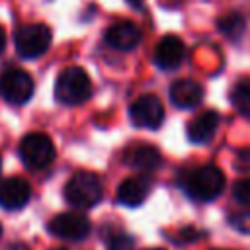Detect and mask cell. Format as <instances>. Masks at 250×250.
Masks as SVG:
<instances>
[{
    "label": "cell",
    "mask_w": 250,
    "mask_h": 250,
    "mask_svg": "<svg viewBox=\"0 0 250 250\" xmlns=\"http://www.w3.org/2000/svg\"><path fill=\"white\" fill-rule=\"evenodd\" d=\"M225 188V174L221 168L213 164L199 166L186 174L184 178V189L189 197L197 201H211L217 195H221Z\"/></svg>",
    "instance_id": "cell-1"
},
{
    "label": "cell",
    "mask_w": 250,
    "mask_h": 250,
    "mask_svg": "<svg viewBox=\"0 0 250 250\" xmlns=\"http://www.w3.org/2000/svg\"><path fill=\"white\" fill-rule=\"evenodd\" d=\"M92 96V80L80 66L64 68L55 82V98L64 105L84 104Z\"/></svg>",
    "instance_id": "cell-2"
},
{
    "label": "cell",
    "mask_w": 250,
    "mask_h": 250,
    "mask_svg": "<svg viewBox=\"0 0 250 250\" xmlns=\"http://www.w3.org/2000/svg\"><path fill=\"white\" fill-rule=\"evenodd\" d=\"M102 182L92 172H76L64 186V199L76 209L94 207L102 199Z\"/></svg>",
    "instance_id": "cell-3"
},
{
    "label": "cell",
    "mask_w": 250,
    "mask_h": 250,
    "mask_svg": "<svg viewBox=\"0 0 250 250\" xmlns=\"http://www.w3.org/2000/svg\"><path fill=\"white\" fill-rule=\"evenodd\" d=\"M20 158L31 170H43L55 160V145L45 133H29L20 143Z\"/></svg>",
    "instance_id": "cell-4"
},
{
    "label": "cell",
    "mask_w": 250,
    "mask_h": 250,
    "mask_svg": "<svg viewBox=\"0 0 250 250\" xmlns=\"http://www.w3.org/2000/svg\"><path fill=\"white\" fill-rule=\"evenodd\" d=\"M14 43L20 57L37 59L51 45V29L45 23H27L16 31Z\"/></svg>",
    "instance_id": "cell-5"
},
{
    "label": "cell",
    "mask_w": 250,
    "mask_h": 250,
    "mask_svg": "<svg viewBox=\"0 0 250 250\" xmlns=\"http://www.w3.org/2000/svg\"><path fill=\"white\" fill-rule=\"evenodd\" d=\"M0 94L12 105H21L33 96V80L21 68H8L0 76Z\"/></svg>",
    "instance_id": "cell-6"
},
{
    "label": "cell",
    "mask_w": 250,
    "mask_h": 250,
    "mask_svg": "<svg viewBox=\"0 0 250 250\" xmlns=\"http://www.w3.org/2000/svg\"><path fill=\"white\" fill-rule=\"evenodd\" d=\"M129 117L135 127L143 129H158L164 121L162 102L154 94H145L137 98L129 107Z\"/></svg>",
    "instance_id": "cell-7"
},
{
    "label": "cell",
    "mask_w": 250,
    "mask_h": 250,
    "mask_svg": "<svg viewBox=\"0 0 250 250\" xmlns=\"http://www.w3.org/2000/svg\"><path fill=\"white\" fill-rule=\"evenodd\" d=\"M49 232L62 240H82L90 232V221L82 213H61L51 219Z\"/></svg>",
    "instance_id": "cell-8"
},
{
    "label": "cell",
    "mask_w": 250,
    "mask_h": 250,
    "mask_svg": "<svg viewBox=\"0 0 250 250\" xmlns=\"http://www.w3.org/2000/svg\"><path fill=\"white\" fill-rule=\"evenodd\" d=\"M31 197V188L23 178H6L0 182V207L8 211H18L27 205Z\"/></svg>",
    "instance_id": "cell-9"
},
{
    "label": "cell",
    "mask_w": 250,
    "mask_h": 250,
    "mask_svg": "<svg viewBox=\"0 0 250 250\" xmlns=\"http://www.w3.org/2000/svg\"><path fill=\"white\" fill-rule=\"evenodd\" d=\"M186 57L184 41L176 35H164L154 47V62L162 70H172L182 64Z\"/></svg>",
    "instance_id": "cell-10"
},
{
    "label": "cell",
    "mask_w": 250,
    "mask_h": 250,
    "mask_svg": "<svg viewBox=\"0 0 250 250\" xmlns=\"http://www.w3.org/2000/svg\"><path fill=\"white\" fill-rule=\"evenodd\" d=\"M105 41L109 43V47L117 51H131L141 41V29L133 21L121 20V21L111 23L105 29Z\"/></svg>",
    "instance_id": "cell-11"
},
{
    "label": "cell",
    "mask_w": 250,
    "mask_h": 250,
    "mask_svg": "<svg viewBox=\"0 0 250 250\" xmlns=\"http://www.w3.org/2000/svg\"><path fill=\"white\" fill-rule=\"evenodd\" d=\"M170 102L180 109H191L201 104L203 100V88L199 82L191 78H180L170 84Z\"/></svg>",
    "instance_id": "cell-12"
},
{
    "label": "cell",
    "mask_w": 250,
    "mask_h": 250,
    "mask_svg": "<svg viewBox=\"0 0 250 250\" xmlns=\"http://www.w3.org/2000/svg\"><path fill=\"white\" fill-rule=\"evenodd\" d=\"M150 186H152L150 178H146V176L127 178L117 188V201L127 207H139L150 193Z\"/></svg>",
    "instance_id": "cell-13"
},
{
    "label": "cell",
    "mask_w": 250,
    "mask_h": 250,
    "mask_svg": "<svg viewBox=\"0 0 250 250\" xmlns=\"http://www.w3.org/2000/svg\"><path fill=\"white\" fill-rule=\"evenodd\" d=\"M217 127H219V115L215 111H203L189 121L188 139L195 145H205L215 137Z\"/></svg>",
    "instance_id": "cell-14"
},
{
    "label": "cell",
    "mask_w": 250,
    "mask_h": 250,
    "mask_svg": "<svg viewBox=\"0 0 250 250\" xmlns=\"http://www.w3.org/2000/svg\"><path fill=\"white\" fill-rule=\"evenodd\" d=\"M125 162L141 172H150L160 166V152L150 145H135L125 150Z\"/></svg>",
    "instance_id": "cell-15"
},
{
    "label": "cell",
    "mask_w": 250,
    "mask_h": 250,
    "mask_svg": "<svg viewBox=\"0 0 250 250\" xmlns=\"http://www.w3.org/2000/svg\"><path fill=\"white\" fill-rule=\"evenodd\" d=\"M217 27L229 39H238L246 29V20L238 12H230V14H227V16L217 20Z\"/></svg>",
    "instance_id": "cell-16"
},
{
    "label": "cell",
    "mask_w": 250,
    "mask_h": 250,
    "mask_svg": "<svg viewBox=\"0 0 250 250\" xmlns=\"http://www.w3.org/2000/svg\"><path fill=\"white\" fill-rule=\"evenodd\" d=\"M230 104L242 113L250 115V78L238 80L230 90Z\"/></svg>",
    "instance_id": "cell-17"
},
{
    "label": "cell",
    "mask_w": 250,
    "mask_h": 250,
    "mask_svg": "<svg viewBox=\"0 0 250 250\" xmlns=\"http://www.w3.org/2000/svg\"><path fill=\"white\" fill-rule=\"evenodd\" d=\"M232 197L242 203V205H250V178L238 180L232 188Z\"/></svg>",
    "instance_id": "cell-18"
},
{
    "label": "cell",
    "mask_w": 250,
    "mask_h": 250,
    "mask_svg": "<svg viewBox=\"0 0 250 250\" xmlns=\"http://www.w3.org/2000/svg\"><path fill=\"white\" fill-rule=\"evenodd\" d=\"M107 248L109 250H131L133 248V238L125 232H117V234H111L107 238Z\"/></svg>",
    "instance_id": "cell-19"
},
{
    "label": "cell",
    "mask_w": 250,
    "mask_h": 250,
    "mask_svg": "<svg viewBox=\"0 0 250 250\" xmlns=\"http://www.w3.org/2000/svg\"><path fill=\"white\" fill-rule=\"evenodd\" d=\"M229 223H230L236 230L250 234V211H238V213L230 215V217H229Z\"/></svg>",
    "instance_id": "cell-20"
},
{
    "label": "cell",
    "mask_w": 250,
    "mask_h": 250,
    "mask_svg": "<svg viewBox=\"0 0 250 250\" xmlns=\"http://www.w3.org/2000/svg\"><path fill=\"white\" fill-rule=\"evenodd\" d=\"M236 168L250 170V148H242L236 152Z\"/></svg>",
    "instance_id": "cell-21"
},
{
    "label": "cell",
    "mask_w": 250,
    "mask_h": 250,
    "mask_svg": "<svg viewBox=\"0 0 250 250\" xmlns=\"http://www.w3.org/2000/svg\"><path fill=\"white\" fill-rule=\"evenodd\" d=\"M4 250H29L25 244H20V242H16V244H10L8 248H4Z\"/></svg>",
    "instance_id": "cell-22"
},
{
    "label": "cell",
    "mask_w": 250,
    "mask_h": 250,
    "mask_svg": "<svg viewBox=\"0 0 250 250\" xmlns=\"http://www.w3.org/2000/svg\"><path fill=\"white\" fill-rule=\"evenodd\" d=\"M4 47H6V33H4V29L0 25V53L4 51Z\"/></svg>",
    "instance_id": "cell-23"
},
{
    "label": "cell",
    "mask_w": 250,
    "mask_h": 250,
    "mask_svg": "<svg viewBox=\"0 0 250 250\" xmlns=\"http://www.w3.org/2000/svg\"><path fill=\"white\" fill-rule=\"evenodd\" d=\"M150 250H162V248H150Z\"/></svg>",
    "instance_id": "cell-24"
},
{
    "label": "cell",
    "mask_w": 250,
    "mask_h": 250,
    "mask_svg": "<svg viewBox=\"0 0 250 250\" xmlns=\"http://www.w3.org/2000/svg\"><path fill=\"white\" fill-rule=\"evenodd\" d=\"M0 234H2V225H0Z\"/></svg>",
    "instance_id": "cell-25"
},
{
    "label": "cell",
    "mask_w": 250,
    "mask_h": 250,
    "mask_svg": "<svg viewBox=\"0 0 250 250\" xmlns=\"http://www.w3.org/2000/svg\"><path fill=\"white\" fill-rule=\"evenodd\" d=\"M0 166H2V160H0Z\"/></svg>",
    "instance_id": "cell-26"
},
{
    "label": "cell",
    "mask_w": 250,
    "mask_h": 250,
    "mask_svg": "<svg viewBox=\"0 0 250 250\" xmlns=\"http://www.w3.org/2000/svg\"><path fill=\"white\" fill-rule=\"evenodd\" d=\"M61 250H64V248H61Z\"/></svg>",
    "instance_id": "cell-27"
}]
</instances>
